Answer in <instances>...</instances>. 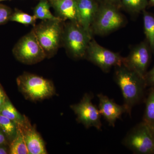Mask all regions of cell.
Masks as SVG:
<instances>
[{
  "label": "cell",
  "mask_w": 154,
  "mask_h": 154,
  "mask_svg": "<svg viewBox=\"0 0 154 154\" xmlns=\"http://www.w3.org/2000/svg\"><path fill=\"white\" fill-rule=\"evenodd\" d=\"M113 79L121 89L126 113L131 116L132 108L143 97L146 87L144 78L122 64L115 67Z\"/></svg>",
  "instance_id": "obj_1"
},
{
  "label": "cell",
  "mask_w": 154,
  "mask_h": 154,
  "mask_svg": "<svg viewBox=\"0 0 154 154\" xmlns=\"http://www.w3.org/2000/svg\"><path fill=\"white\" fill-rule=\"evenodd\" d=\"M64 22L60 19L45 20L33 26L32 30L46 57H52L62 45Z\"/></svg>",
  "instance_id": "obj_2"
},
{
  "label": "cell",
  "mask_w": 154,
  "mask_h": 154,
  "mask_svg": "<svg viewBox=\"0 0 154 154\" xmlns=\"http://www.w3.org/2000/svg\"><path fill=\"white\" fill-rule=\"evenodd\" d=\"M93 36L79 24L68 21L64 24L62 45L69 55L75 60L85 59Z\"/></svg>",
  "instance_id": "obj_3"
},
{
  "label": "cell",
  "mask_w": 154,
  "mask_h": 154,
  "mask_svg": "<svg viewBox=\"0 0 154 154\" xmlns=\"http://www.w3.org/2000/svg\"><path fill=\"white\" fill-rule=\"evenodd\" d=\"M17 82L20 92L30 101H41L55 94L52 82L37 75L24 73L17 78Z\"/></svg>",
  "instance_id": "obj_4"
},
{
  "label": "cell",
  "mask_w": 154,
  "mask_h": 154,
  "mask_svg": "<svg viewBox=\"0 0 154 154\" xmlns=\"http://www.w3.org/2000/svg\"><path fill=\"white\" fill-rule=\"evenodd\" d=\"M126 22L120 9L110 5L99 4L91 25V33L93 36H105L122 28Z\"/></svg>",
  "instance_id": "obj_5"
},
{
  "label": "cell",
  "mask_w": 154,
  "mask_h": 154,
  "mask_svg": "<svg viewBox=\"0 0 154 154\" xmlns=\"http://www.w3.org/2000/svg\"><path fill=\"white\" fill-rule=\"evenodd\" d=\"M122 143L134 153L154 154V137L148 125L143 121L128 132Z\"/></svg>",
  "instance_id": "obj_6"
},
{
  "label": "cell",
  "mask_w": 154,
  "mask_h": 154,
  "mask_svg": "<svg viewBox=\"0 0 154 154\" xmlns=\"http://www.w3.org/2000/svg\"><path fill=\"white\" fill-rule=\"evenodd\" d=\"M13 52L17 60L27 65L35 64L46 58L32 29L19 39L13 48Z\"/></svg>",
  "instance_id": "obj_7"
},
{
  "label": "cell",
  "mask_w": 154,
  "mask_h": 154,
  "mask_svg": "<svg viewBox=\"0 0 154 154\" xmlns=\"http://www.w3.org/2000/svg\"><path fill=\"white\" fill-rule=\"evenodd\" d=\"M123 58L119 53L113 52L102 47L93 38L89 43L85 57V59L105 73H108L113 67L122 64Z\"/></svg>",
  "instance_id": "obj_8"
},
{
  "label": "cell",
  "mask_w": 154,
  "mask_h": 154,
  "mask_svg": "<svg viewBox=\"0 0 154 154\" xmlns=\"http://www.w3.org/2000/svg\"><path fill=\"white\" fill-rule=\"evenodd\" d=\"M93 96L92 94H86L78 104L71 105L70 108L77 115V120L86 128L91 127L101 130L102 124L101 114L99 109L92 102Z\"/></svg>",
  "instance_id": "obj_9"
},
{
  "label": "cell",
  "mask_w": 154,
  "mask_h": 154,
  "mask_svg": "<svg viewBox=\"0 0 154 154\" xmlns=\"http://www.w3.org/2000/svg\"><path fill=\"white\" fill-rule=\"evenodd\" d=\"M152 51L146 39L135 45L123 58L122 64L144 78L151 58Z\"/></svg>",
  "instance_id": "obj_10"
},
{
  "label": "cell",
  "mask_w": 154,
  "mask_h": 154,
  "mask_svg": "<svg viewBox=\"0 0 154 154\" xmlns=\"http://www.w3.org/2000/svg\"><path fill=\"white\" fill-rule=\"evenodd\" d=\"M17 124H19L22 129L29 154H47L42 138L26 116L24 115L22 123Z\"/></svg>",
  "instance_id": "obj_11"
},
{
  "label": "cell",
  "mask_w": 154,
  "mask_h": 154,
  "mask_svg": "<svg viewBox=\"0 0 154 154\" xmlns=\"http://www.w3.org/2000/svg\"><path fill=\"white\" fill-rule=\"evenodd\" d=\"M99 99V110L101 115L107 122L108 125L114 127L117 119L121 118L123 113H126L124 105L116 103L113 99H109L103 94L97 95Z\"/></svg>",
  "instance_id": "obj_12"
},
{
  "label": "cell",
  "mask_w": 154,
  "mask_h": 154,
  "mask_svg": "<svg viewBox=\"0 0 154 154\" xmlns=\"http://www.w3.org/2000/svg\"><path fill=\"white\" fill-rule=\"evenodd\" d=\"M78 21L84 29L91 34V26L99 7L96 0H76Z\"/></svg>",
  "instance_id": "obj_13"
},
{
  "label": "cell",
  "mask_w": 154,
  "mask_h": 154,
  "mask_svg": "<svg viewBox=\"0 0 154 154\" xmlns=\"http://www.w3.org/2000/svg\"><path fill=\"white\" fill-rule=\"evenodd\" d=\"M57 17L65 21L78 22L76 0H48Z\"/></svg>",
  "instance_id": "obj_14"
},
{
  "label": "cell",
  "mask_w": 154,
  "mask_h": 154,
  "mask_svg": "<svg viewBox=\"0 0 154 154\" xmlns=\"http://www.w3.org/2000/svg\"><path fill=\"white\" fill-rule=\"evenodd\" d=\"M143 27L146 39L148 42L152 54L154 55V15L144 10Z\"/></svg>",
  "instance_id": "obj_15"
},
{
  "label": "cell",
  "mask_w": 154,
  "mask_h": 154,
  "mask_svg": "<svg viewBox=\"0 0 154 154\" xmlns=\"http://www.w3.org/2000/svg\"><path fill=\"white\" fill-rule=\"evenodd\" d=\"M51 7L48 0H40L33 10V16L36 19H40L42 21L61 20L51 13L50 10Z\"/></svg>",
  "instance_id": "obj_16"
},
{
  "label": "cell",
  "mask_w": 154,
  "mask_h": 154,
  "mask_svg": "<svg viewBox=\"0 0 154 154\" xmlns=\"http://www.w3.org/2000/svg\"><path fill=\"white\" fill-rule=\"evenodd\" d=\"M16 136L10 146L11 154H29V151L22 133L19 124H16Z\"/></svg>",
  "instance_id": "obj_17"
},
{
  "label": "cell",
  "mask_w": 154,
  "mask_h": 154,
  "mask_svg": "<svg viewBox=\"0 0 154 154\" xmlns=\"http://www.w3.org/2000/svg\"><path fill=\"white\" fill-rule=\"evenodd\" d=\"M122 8L132 15H137L149 6L148 0H121Z\"/></svg>",
  "instance_id": "obj_18"
},
{
  "label": "cell",
  "mask_w": 154,
  "mask_h": 154,
  "mask_svg": "<svg viewBox=\"0 0 154 154\" xmlns=\"http://www.w3.org/2000/svg\"><path fill=\"white\" fill-rule=\"evenodd\" d=\"M0 114L11 119L16 124H21L24 119V116H22L8 99L0 108Z\"/></svg>",
  "instance_id": "obj_19"
},
{
  "label": "cell",
  "mask_w": 154,
  "mask_h": 154,
  "mask_svg": "<svg viewBox=\"0 0 154 154\" xmlns=\"http://www.w3.org/2000/svg\"><path fill=\"white\" fill-rule=\"evenodd\" d=\"M143 121L148 125L154 122V87H152L146 100Z\"/></svg>",
  "instance_id": "obj_20"
},
{
  "label": "cell",
  "mask_w": 154,
  "mask_h": 154,
  "mask_svg": "<svg viewBox=\"0 0 154 154\" xmlns=\"http://www.w3.org/2000/svg\"><path fill=\"white\" fill-rule=\"evenodd\" d=\"M36 20L33 15L31 16L19 10H17L12 14L9 19V21L12 22H18L26 25H32L33 26L35 25Z\"/></svg>",
  "instance_id": "obj_21"
},
{
  "label": "cell",
  "mask_w": 154,
  "mask_h": 154,
  "mask_svg": "<svg viewBox=\"0 0 154 154\" xmlns=\"http://www.w3.org/2000/svg\"><path fill=\"white\" fill-rule=\"evenodd\" d=\"M16 123L5 116L0 114V128L8 137H11L16 134Z\"/></svg>",
  "instance_id": "obj_22"
},
{
  "label": "cell",
  "mask_w": 154,
  "mask_h": 154,
  "mask_svg": "<svg viewBox=\"0 0 154 154\" xmlns=\"http://www.w3.org/2000/svg\"><path fill=\"white\" fill-rule=\"evenodd\" d=\"M12 14L11 9L8 7L0 5V25L5 24L9 21Z\"/></svg>",
  "instance_id": "obj_23"
},
{
  "label": "cell",
  "mask_w": 154,
  "mask_h": 154,
  "mask_svg": "<svg viewBox=\"0 0 154 154\" xmlns=\"http://www.w3.org/2000/svg\"><path fill=\"white\" fill-rule=\"evenodd\" d=\"M146 85L154 87V66L149 71L147 72L144 77Z\"/></svg>",
  "instance_id": "obj_24"
},
{
  "label": "cell",
  "mask_w": 154,
  "mask_h": 154,
  "mask_svg": "<svg viewBox=\"0 0 154 154\" xmlns=\"http://www.w3.org/2000/svg\"><path fill=\"white\" fill-rule=\"evenodd\" d=\"M99 4L110 5L116 7L118 8H122L121 0H96Z\"/></svg>",
  "instance_id": "obj_25"
},
{
  "label": "cell",
  "mask_w": 154,
  "mask_h": 154,
  "mask_svg": "<svg viewBox=\"0 0 154 154\" xmlns=\"http://www.w3.org/2000/svg\"><path fill=\"white\" fill-rule=\"evenodd\" d=\"M6 97L4 91L0 87V108L4 105L6 100Z\"/></svg>",
  "instance_id": "obj_26"
},
{
  "label": "cell",
  "mask_w": 154,
  "mask_h": 154,
  "mask_svg": "<svg viewBox=\"0 0 154 154\" xmlns=\"http://www.w3.org/2000/svg\"><path fill=\"white\" fill-rule=\"evenodd\" d=\"M5 143V136L0 131V145L3 144Z\"/></svg>",
  "instance_id": "obj_27"
},
{
  "label": "cell",
  "mask_w": 154,
  "mask_h": 154,
  "mask_svg": "<svg viewBox=\"0 0 154 154\" xmlns=\"http://www.w3.org/2000/svg\"><path fill=\"white\" fill-rule=\"evenodd\" d=\"M148 125L154 137V122L152 124Z\"/></svg>",
  "instance_id": "obj_28"
},
{
  "label": "cell",
  "mask_w": 154,
  "mask_h": 154,
  "mask_svg": "<svg viewBox=\"0 0 154 154\" xmlns=\"http://www.w3.org/2000/svg\"><path fill=\"white\" fill-rule=\"evenodd\" d=\"M8 152L4 148L0 147V154H7Z\"/></svg>",
  "instance_id": "obj_29"
},
{
  "label": "cell",
  "mask_w": 154,
  "mask_h": 154,
  "mask_svg": "<svg viewBox=\"0 0 154 154\" xmlns=\"http://www.w3.org/2000/svg\"><path fill=\"white\" fill-rule=\"evenodd\" d=\"M149 6L154 7V0H148Z\"/></svg>",
  "instance_id": "obj_30"
},
{
  "label": "cell",
  "mask_w": 154,
  "mask_h": 154,
  "mask_svg": "<svg viewBox=\"0 0 154 154\" xmlns=\"http://www.w3.org/2000/svg\"><path fill=\"white\" fill-rule=\"evenodd\" d=\"M6 1V0H0V2H2V1Z\"/></svg>",
  "instance_id": "obj_31"
}]
</instances>
